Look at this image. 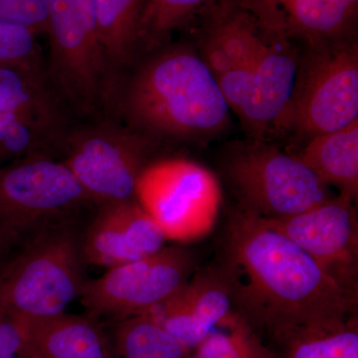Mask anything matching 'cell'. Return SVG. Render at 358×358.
Wrapping results in <instances>:
<instances>
[{
	"instance_id": "obj_1",
	"label": "cell",
	"mask_w": 358,
	"mask_h": 358,
	"mask_svg": "<svg viewBox=\"0 0 358 358\" xmlns=\"http://www.w3.org/2000/svg\"><path fill=\"white\" fill-rule=\"evenodd\" d=\"M218 264L235 313L260 336L357 315V293L265 220L237 209L225 224Z\"/></svg>"
},
{
	"instance_id": "obj_18",
	"label": "cell",
	"mask_w": 358,
	"mask_h": 358,
	"mask_svg": "<svg viewBox=\"0 0 358 358\" xmlns=\"http://www.w3.org/2000/svg\"><path fill=\"white\" fill-rule=\"evenodd\" d=\"M0 114L24 115L62 129L57 99L44 70L0 65Z\"/></svg>"
},
{
	"instance_id": "obj_11",
	"label": "cell",
	"mask_w": 358,
	"mask_h": 358,
	"mask_svg": "<svg viewBox=\"0 0 358 358\" xmlns=\"http://www.w3.org/2000/svg\"><path fill=\"white\" fill-rule=\"evenodd\" d=\"M265 221L298 245L341 287L358 294L357 201L338 194L294 215Z\"/></svg>"
},
{
	"instance_id": "obj_21",
	"label": "cell",
	"mask_w": 358,
	"mask_h": 358,
	"mask_svg": "<svg viewBox=\"0 0 358 358\" xmlns=\"http://www.w3.org/2000/svg\"><path fill=\"white\" fill-rule=\"evenodd\" d=\"M62 129L24 115L0 114V166L34 155L53 157L63 148Z\"/></svg>"
},
{
	"instance_id": "obj_9",
	"label": "cell",
	"mask_w": 358,
	"mask_h": 358,
	"mask_svg": "<svg viewBox=\"0 0 358 358\" xmlns=\"http://www.w3.org/2000/svg\"><path fill=\"white\" fill-rule=\"evenodd\" d=\"M50 74L78 109L92 112L110 69L99 38L92 0H49Z\"/></svg>"
},
{
	"instance_id": "obj_12",
	"label": "cell",
	"mask_w": 358,
	"mask_h": 358,
	"mask_svg": "<svg viewBox=\"0 0 358 358\" xmlns=\"http://www.w3.org/2000/svg\"><path fill=\"white\" fill-rule=\"evenodd\" d=\"M266 34L307 48L357 39L358 0H234Z\"/></svg>"
},
{
	"instance_id": "obj_17",
	"label": "cell",
	"mask_w": 358,
	"mask_h": 358,
	"mask_svg": "<svg viewBox=\"0 0 358 358\" xmlns=\"http://www.w3.org/2000/svg\"><path fill=\"white\" fill-rule=\"evenodd\" d=\"M268 339L272 358H358L357 315L292 327Z\"/></svg>"
},
{
	"instance_id": "obj_7",
	"label": "cell",
	"mask_w": 358,
	"mask_h": 358,
	"mask_svg": "<svg viewBox=\"0 0 358 358\" xmlns=\"http://www.w3.org/2000/svg\"><path fill=\"white\" fill-rule=\"evenodd\" d=\"M154 141L131 128L100 122L65 136L64 164L92 202L136 200V185Z\"/></svg>"
},
{
	"instance_id": "obj_10",
	"label": "cell",
	"mask_w": 358,
	"mask_h": 358,
	"mask_svg": "<svg viewBox=\"0 0 358 358\" xmlns=\"http://www.w3.org/2000/svg\"><path fill=\"white\" fill-rule=\"evenodd\" d=\"M92 202L64 162L34 155L0 166V225L22 233Z\"/></svg>"
},
{
	"instance_id": "obj_13",
	"label": "cell",
	"mask_w": 358,
	"mask_h": 358,
	"mask_svg": "<svg viewBox=\"0 0 358 358\" xmlns=\"http://www.w3.org/2000/svg\"><path fill=\"white\" fill-rule=\"evenodd\" d=\"M167 238L136 200L101 204L81 240L86 265L114 268L157 253Z\"/></svg>"
},
{
	"instance_id": "obj_25",
	"label": "cell",
	"mask_w": 358,
	"mask_h": 358,
	"mask_svg": "<svg viewBox=\"0 0 358 358\" xmlns=\"http://www.w3.org/2000/svg\"><path fill=\"white\" fill-rule=\"evenodd\" d=\"M0 20L48 34L49 0H0Z\"/></svg>"
},
{
	"instance_id": "obj_14",
	"label": "cell",
	"mask_w": 358,
	"mask_h": 358,
	"mask_svg": "<svg viewBox=\"0 0 358 358\" xmlns=\"http://www.w3.org/2000/svg\"><path fill=\"white\" fill-rule=\"evenodd\" d=\"M234 312L229 282L215 263L197 268L181 288L147 315L192 352Z\"/></svg>"
},
{
	"instance_id": "obj_26",
	"label": "cell",
	"mask_w": 358,
	"mask_h": 358,
	"mask_svg": "<svg viewBox=\"0 0 358 358\" xmlns=\"http://www.w3.org/2000/svg\"><path fill=\"white\" fill-rule=\"evenodd\" d=\"M20 320L0 310V358H23Z\"/></svg>"
},
{
	"instance_id": "obj_4",
	"label": "cell",
	"mask_w": 358,
	"mask_h": 358,
	"mask_svg": "<svg viewBox=\"0 0 358 358\" xmlns=\"http://www.w3.org/2000/svg\"><path fill=\"white\" fill-rule=\"evenodd\" d=\"M222 166L237 210L252 217H288L331 197L329 186L296 155L286 154L267 141L235 145Z\"/></svg>"
},
{
	"instance_id": "obj_27",
	"label": "cell",
	"mask_w": 358,
	"mask_h": 358,
	"mask_svg": "<svg viewBox=\"0 0 358 358\" xmlns=\"http://www.w3.org/2000/svg\"><path fill=\"white\" fill-rule=\"evenodd\" d=\"M20 238L21 233L18 231L0 225V258L17 244Z\"/></svg>"
},
{
	"instance_id": "obj_28",
	"label": "cell",
	"mask_w": 358,
	"mask_h": 358,
	"mask_svg": "<svg viewBox=\"0 0 358 358\" xmlns=\"http://www.w3.org/2000/svg\"><path fill=\"white\" fill-rule=\"evenodd\" d=\"M4 265H6V263L1 262V261H0V277H1L2 271H3Z\"/></svg>"
},
{
	"instance_id": "obj_20",
	"label": "cell",
	"mask_w": 358,
	"mask_h": 358,
	"mask_svg": "<svg viewBox=\"0 0 358 358\" xmlns=\"http://www.w3.org/2000/svg\"><path fill=\"white\" fill-rule=\"evenodd\" d=\"M115 343L122 358H192V352L150 315L117 320Z\"/></svg>"
},
{
	"instance_id": "obj_6",
	"label": "cell",
	"mask_w": 358,
	"mask_h": 358,
	"mask_svg": "<svg viewBox=\"0 0 358 358\" xmlns=\"http://www.w3.org/2000/svg\"><path fill=\"white\" fill-rule=\"evenodd\" d=\"M136 201L155 219L167 240L187 242L209 232L221 204L217 178L185 159L150 162L136 185Z\"/></svg>"
},
{
	"instance_id": "obj_8",
	"label": "cell",
	"mask_w": 358,
	"mask_h": 358,
	"mask_svg": "<svg viewBox=\"0 0 358 358\" xmlns=\"http://www.w3.org/2000/svg\"><path fill=\"white\" fill-rule=\"evenodd\" d=\"M199 268L190 250L164 246L152 255L87 279L79 299L93 317L120 320L147 315L181 288Z\"/></svg>"
},
{
	"instance_id": "obj_15",
	"label": "cell",
	"mask_w": 358,
	"mask_h": 358,
	"mask_svg": "<svg viewBox=\"0 0 358 358\" xmlns=\"http://www.w3.org/2000/svg\"><path fill=\"white\" fill-rule=\"evenodd\" d=\"M17 320L22 329L23 358H112L109 341L93 315L64 312Z\"/></svg>"
},
{
	"instance_id": "obj_5",
	"label": "cell",
	"mask_w": 358,
	"mask_h": 358,
	"mask_svg": "<svg viewBox=\"0 0 358 358\" xmlns=\"http://www.w3.org/2000/svg\"><path fill=\"white\" fill-rule=\"evenodd\" d=\"M307 50L299 62L286 129L310 140L358 120L357 39Z\"/></svg>"
},
{
	"instance_id": "obj_24",
	"label": "cell",
	"mask_w": 358,
	"mask_h": 358,
	"mask_svg": "<svg viewBox=\"0 0 358 358\" xmlns=\"http://www.w3.org/2000/svg\"><path fill=\"white\" fill-rule=\"evenodd\" d=\"M0 65L44 70L37 35L23 26L0 20Z\"/></svg>"
},
{
	"instance_id": "obj_2",
	"label": "cell",
	"mask_w": 358,
	"mask_h": 358,
	"mask_svg": "<svg viewBox=\"0 0 358 358\" xmlns=\"http://www.w3.org/2000/svg\"><path fill=\"white\" fill-rule=\"evenodd\" d=\"M134 131L152 141L210 140L227 127L229 105L199 52L166 47L134 73L122 96Z\"/></svg>"
},
{
	"instance_id": "obj_3",
	"label": "cell",
	"mask_w": 358,
	"mask_h": 358,
	"mask_svg": "<svg viewBox=\"0 0 358 358\" xmlns=\"http://www.w3.org/2000/svg\"><path fill=\"white\" fill-rule=\"evenodd\" d=\"M81 240L66 223L45 225L0 277V310L15 319L64 313L80 298L84 275Z\"/></svg>"
},
{
	"instance_id": "obj_19",
	"label": "cell",
	"mask_w": 358,
	"mask_h": 358,
	"mask_svg": "<svg viewBox=\"0 0 358 358\" xmlns=\"http://www.w3.org/2000/svg\"><path fill=\"white\" fill-rule=\"evenodd\" d=\"M92 3L109 68L129 64L138 46L143 0H92Z\"/></svg>"
},
{
	"instance_id": "obj_16",
	"label": "cell",
	"mask_w": 358,
	"mask_h": 358,
	"mask_svg": "<svg viewBox=\"0 0 358 358\" xmlns=\"http://www.w3.org/2000/svg\"><path fill=\"white\" fill-rule=\"evenodd\" d=\"M296 157L324 185L357 202L358 120L338 131L310 138Z\"/></svg>"
},
{
	"instance_id": "obj_22",
	"label": "cell",
	"mask_w": 358,
	"mask_h": 358,
	"mask_svg": "<svg viewBox=\"0 0 358 358\" xmlns=\"http://www.w3.org/2000/svg\"><path fill=\"white\" fill-rule=\"evenodd\" d=\"M215 0H148L138 21V45L155 49Z\"/></svg>"
},
{
	"instance_id": "obj_23",
	"label": "cell",
	"mask_w": 358,
	"mask_h": 358,
	"mask_svg": "<svg viewBox=\"0 0 358 358\" xmlns=\"http://www.w3.org/2000/svg\"><path fill=\"white\" fill-rule=\"evenodd\" d=\"M192 358H272L265 341L233 313L192 352Z\"/></svg>"
}]
</instances>
